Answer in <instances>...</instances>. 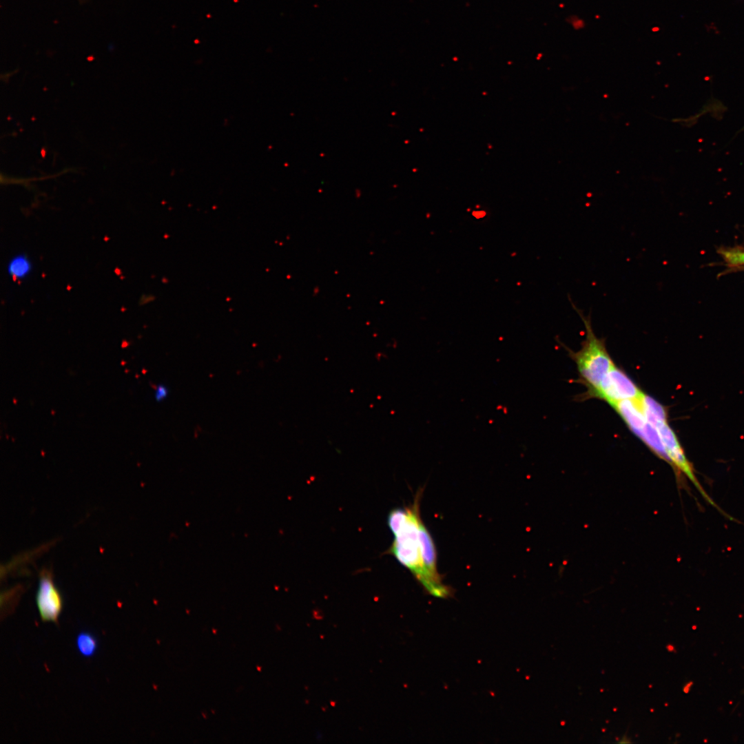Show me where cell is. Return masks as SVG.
<instances>
[{
  "label": "cell",
  "instance_id": "1",
  "mask_svg": "<svg viewBox=\"0 0 744 744\" xmlns=\"http://www.w3.org/2000/svg\"><path fill=\"white\" fill-rule=\"evenodd\" d=\"M570 303L583 322L586 338L581 349L576 352H570V355L577 365L580 381L586 386L587 391H590L599 385L615 364L607 351L604 339L595 334L590 315L585 316L572 301Z\"/></svg>",
  "mask_w": 744,
  "mask_h": 744
},
{
  "label": "cell",
  "instance_id": "2",
  "mask_svg": "<svg viewBox=\"0 0 744 744\" xmlns=\"http://www.w3.org/2000/svg\"><path fill=\"white\" fill-rule=\"evenodd\" d=\"M419 496L417 495L415 503L409 508L407 517L394 535L391 552L422 585L425 575L419 539V527L422 521L419 512Z\"/></svg>",
  "mask_w": 744,
  "mask_h": 744
},
{
  "label": "cell",
  "instance_id": "3",
  "mask_svg": "<svg viewBox=\"0 0 744 744\" xmlns=\"http://www.w3.org/2000/svg\"><path fill=\"white\" fill-rule=\"evenodd\" d=\"M643 393L634 382L615 364L606 373L599 385L587 391L586 396L600 398L611 406L621 400L640 398Z\"/></svg>",
  "mask_w": 744,
  "mask_h": 744
},
{
  "label": "cell",
  "instance_id": "4",
  "mask_svg": "<svg viewBox=\"0 0 744 744\" xmlns=\"http://www.w3.org/2000/svg\"><path fill=\"white\" fill-rule=\"evenodd\" d=\"M656 428L659 431L665 446L668 457V463L672 464L674 468L677 469L679 472H682L688 477L700 491L703 497H704L709 502H711L712 504H714L712 499H710V497L706 494L705 491L697 480L692 467L687 459L676 435L668 425V421L661 424L657 426Z\"/></svg>",
  "mask_w": 744,
  "mask_h": 744
},
{
  "label": "cell",
  "instance_id": "5",
  "mask_svg": "<svg viewBox=\"0 0 744 744\" xmlns=\"http://www.w3.org/2000/svg\"><path fill=\"white\" fill-rule=\"evenodd\" d=\"M36 603L43 621L57 622L63 608V599L48 570L43 569L40 572Z\"/></svg>",
  "mask_w": 744,
  "mask_h": 744
},
{
  "label": "cell",
  "instance_id": "6",
  "mask_svg": "<svg viewBox=\"0 0 744 744\" xmlns=\"http://www.w3.org/2000/svg\"><path fill=\"white\" fill-rule=\"evenodd\" d=\"M641 397L621 400L611 405L612 408L622 418L629 429L636 435L642 430L647 422L643 411Z\"/></svg>",
  "mask_w": 744,
  "mask_h": 744
},
{
  "label": "cell",
  "instance_id": "7",
  "mask_svg": "<svg viewBox=\"0 0 744 744\" xmlns=\"http://www.w3.org/2000/svg\"><path fill=\"white\" fill-rule=\"evenodd\" d=\"M645 417L655 428L668 421L666 409L653 397L643 393L641 397Z\"/></svg>",
  "mask_w": 744,
  "mask_h": 744
},
{
  "label": "cell",
  "instance_id": "8",
  "mask_svg": "<svg viewBox=\"0 0 744 744\" xmlns=\"http://www.w3.org/2000/svg\"><path fill=\"white\" fill-rule=\"evenodd\" d=\"M658 457L668 462L663 443L657 429L648 422L637 435Z\"/></svg>",
  "mask_w": 744,
  "mask_h": 744
},
{
  "label": "cell",
  "instance_id": "9",
  "mask_svg": "<svg viewBox=\"0 0 744 744\" xmlns=\"http://www.w3.org/2000/svg\"><path fill=\"white\" fill-rule=\"evenodd\" d=\"M32 269V264L29 258L25 255H17L13 257L8 262V271L10 276L14 279L20 280L25 278Z\"/></svg>",
  "mask_w": 744,
  "mask_h": 744
},
{
  "label": "cell",
  "instance_id": "10",
  "mask_svg": "<svg viewBox=\"0 0 744 744\" xmlns=\"http://www.w3.org/2000/svg\"><path fill=\"white\" fill-rule=\"evenodd\" d=\"M76 645L79 653L85 657H92L97 650L98 641L94 635L89 632H80L76 639Z\"/></svg>",
  "mask_w": 744,
  "mask_h": 744
},
{
  "label": "cell",
  "instance_id": "11",
  "mask_svg": "<svg viewBox=\"0 0 744 744\" xmlns=\"http://www.w3.org/2000/svg\"><path fill=\"white\" fill-rule=\"evenodd\" d=\"M409 513V508H396L393 509L389 514L387 524L389 529L395 535L405 521Z\"/></svg>",
  "mask_w": 744,
  "mask_h": 744
},
{
  "label": "cell",
  "instance_id": "12",
  "mask_svg": "<svg viewBox=\"0 0 744 744\" xmlns=\"http://www.w3.org/2000/svg\"><path fill=\"white\" fill-rule=\"evenodd\" d=\"M720 254L729 266L744 268V251L738 249H722Z\"/></svg>",
  "mask_w": 744,
  "mask_h": 744
},
{
  "label": "cell",
  "instance_id": "13",
  "mask_svg": "<svg viewBox=\"0 0 744 744\" xmlns=\"http://www.w3.org/2000/svg\"><path fill=\"white\" fill-rule=\"evenodd\" d=\"M169 394V390L167 387L164 384H158L154 391V398L157 402H161L164 400Z\"/></svg>",
  "mask_w": 744,
  "mask_h": 744
}]
</instances>
